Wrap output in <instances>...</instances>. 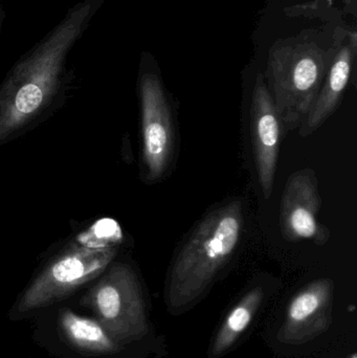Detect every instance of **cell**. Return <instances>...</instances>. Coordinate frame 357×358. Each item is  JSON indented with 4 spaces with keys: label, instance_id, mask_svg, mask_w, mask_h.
<instances>
[{
    "label": "cell",
    "instance_id": "cell-1",
    "mask_svg": "<svg viewBox=\"0 0 357 358\" xmlns=\"http://www.w3.org/2000/svg\"><path fill=\"white\" fill-rule=\"evenodd\" d=\"M105 0H79L10 67L0 84V145L35 125L68 85L69 55Z\"/></svg>",
    "mask_w": 357,
    "mask_h": 358
},
{
    "label": "cell",
    "instance_id": "cell-2",
    "mask_svg": "<svg viewBox=\"0 0 357 358\" xmlns=\"http://www.w3.org/2000/svg\"><path fill=\"white\" fill-rule=\"evenodd\" d=\"M243 206L232 200L205 215L176 256L168 282V304H192L234 256L243 231Z\"/></svg>",
    "mask_w": 357,
    "mask_h": 358
},
{
    "label": "cell",
    "instance_id": "cell-3",
    "mask_svg": "<svg viewBox=\"0 0 357 358\" xmlns=\"http://www.w3.org/2000/svg\"><path fill=\"white\" fill-rule=\"evenodd\" d=\"M333 57L316 42L299 40L272 46L268 55V90L283 129L295 131L312 108Z\"/></svg>",
    "mask_w": 357,
    "mask_h": 358
},
{
    "label": "cell",
    "instance_id": "cell-4",
    "mask_svg": "<svg viewBox=\"0 0 357 358\" xmlns=\"http://www.w3.org/2000/svg\"><path fill=\"white\" fill-rule=\"evenodd\" d=\"M81 304L92 309L113 341L130 343L148 331L142 286L133 269L115 262L98 278Z\"/></svg>",
    "mask_w": 357,
    "mask_h": 358
},
{
    "label": "cell",
    "instance_id": "cell-5",
    "mask_svg": "<svg viewBox=\"0 0 357 358\" xmlns=\"http://www.w3.org/2000/svg\"><path fill=\"white\" fill-rule=\"evenodd\" d=\"M117 252L115 245L96 242L69 246L29 284L19 302V313L50 306L98 279L113 262Z\"/></svg>",
    "mask_w": 357,
    "mask_h": 358
},
{
    "label": "cell",
    "instance_id": "cell-6",
    "mask_svg": "<svg viewBox=\"0 0 357 358\" xmlns=\"http://www.w3.org/2000/svg\"><path fill=\"white\" fill-rule=\"evenodd\" d=\"M142 125V157L148 182L165 178L175 157L173 113L161 79L146 71L138 81Z\"/></svg>",
    "mask_w": 357,
    "mask_h": 358
},
{
    "label": "cell",
    "instance_id": "cell-7",
    "mask_svg": "<svg viewBox=\"0 0 357 358\" xmlns=\"http://www.w3.org/2000/svg\"><path fill=\"white\" fill-rule=\"evenodd\" d=\"M321 203L316 171L306 168L291 174L281 200L283 237L291 242L308 240L319 246L326 244L330 239V231L319 220Z\"/></svg>",
    "mask_w": 357,
    "mask_h": 358
},
{
    "label": "cell",
    "instance_id": "cell-8",
    "mask_svg": "<svg viewBox=\"0 0 357 358\" xmlns=\"http://www.w3.org/2000/svg\"><path fill=\"white\" fill-rule=\"evenodd\" d=\"M251 120L258 180L264 198L268 199L274 189L283 125L261 73L256 79L252 94Z\"/></svg>",
    "mask_w": 357,
    "mask_h": 358
},
{
    "label": "cell",
    "instance_id": "cell-9",
    "mask_svg": "<svg viewBox=\"0 0 357 358\" xmlns=\"http://www.w3.org/2000/svg\"><path fill=\"white\" fill-rule=\"evenodd\" d=\"M331 279H320L298 292L287 307L279 340L286 344H304L328 329L333 313Z\"/></svg>",
    "mask_w": 357,
    "mask_h": 358
},
{
    "label": "cell",
    "instance_id": "cell-10",
    "mask_svg": "<svg viewBox=\"0 0 357 358\" xmlns=\"http://www.w3.org/2000/svg\"><path fill=\"white\" fill-rule=\"evenodd\" d=\"M356 52V39L354 36L349 43L340 46L333 55L322 87L298 128L301 138L314 134L339 108L351 77Z\"/></svg>",
    "mask_w": 357,
    "mask_h": 358
},
{
    "label": "cell",
    "instance_id": "cell-11",
    "mask_svg": "<svg viewBox=\"0 0 357 358\" xmlns=\"http://www.w3.org/2000/svg\"><path fill=\"white\" fill-rule=\"evenodd\" d=\"M59 324L63 336L78 350L92 355H109L119 350L98 320L82 317L69 309L61 311Z\"/></svg>",
    "mask_w": 357,
    "mask_h": 358
},
{
    "label": "cell",
    "instance_id": "cell-12",
    "mask_svg": "<svg viewBox=\"0 0 357 358\" xmlns=\"http://www.w3.org/2000/svg\"><path fill=\"white\" fill-rule=\"evenodd\" d=\"M263 300L262 288H254L230 311L218 331L212 347V358L219 357L228 350L249 328Z\"/></svg>",
    "mask_w": 357,
    "mask_h": 358
},
{
    "label": "cell",
    "instance_id": "cell-13",
    "mask_svg": "<svg viewBox=\"0 0 357 358\" xmlns=\"http://www.w3.org/2000/svg\"><path fill=\"white\" fill-rule=\"evenodd\" d=\"M4 19H6V10H4L2 0H0V38H1L2 27H3Z\"/></svg>",
    "mask_w": 357,
    "mask_h": 358
},
{
    "label": "cell",
    "instance_id": "cell-14",
    "mask_svg": "<svg viewBox=\"0 0 357 358\" xmlns=\"http://www.w3.org/2000/svg\"><path fill=\"white\" fill-rule=\"evenodd\" d=\"M350 358H357V357H356V355H352V357H350Z\"/></svg>",
    "mask_w": 357,
    "mask_h": 358
}]
</instances>
